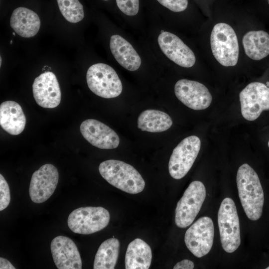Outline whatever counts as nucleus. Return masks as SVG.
I'll list each match as a JSON object with an SVG mask.
<instances>
[{"instance_id":"1","label":"nucleus","mask_w":269,"mask_h":269,"mask_svg":"<svg viewBox=\"0 0 269 269\" xmlns=\"http://www.w3.org/2000/svg\"><path fill=\"white\" fill-rule=\"evenodd\" d=\"M239 197L247 217L256 221L262 216L264 203L263 189L259 176L248 164L239 168L237 174Z\"/></svg>"},{"instance_id":"2","label":"nucleus","mask_w":269,"mask_h":269,"mask_svg":"<svg viewBox=\"0 0 269 269\" xmlns=\"http://www.w3.org/2000/svg\"><path fill=\"white\" fill-rule=\"evenodd\" d=\"M101 175L111 185L127 193L135 194L144 188L145 181L131 165L122 161L109 159L100 163Z\"/></svg>"},{"instance_id":"3","label":"nucleus","mask_w":269,"mask_h":269,"mask_svg":"<svg viewBox=\"0 0 269 269\" xmlns=\"http://www.w3.org/2000/svg\"><path fill=\"white\" fill-rule=\"evenodd\" d=\"M212 53L217 61L226 67L235 66L239 48L236 34L229 24L220 22L215 25L210 36Z\"/></svg>"},{"instance_id":"4","label":"nucleus","mask_w":269,"mask_h":269,"mask_svg":"<svg viewBox=\"0 0 269 269\" xmlns=\"http://www.w3.org/2000/svg\"><path fill=\"white\" fill-rule=\"evenodd\" d=\"M86 80L90 90L103 98L117 97L122 92V84L117 73L112 67L104 63L91 66L87 72Z\"/></svg>"},{"instance_id":"5","label":"nucleus","mask_w":269,"mask_h":269,"mask_svg":"<svg viewBox=\"0 0 269 269\" xmlns=\"http://www.w3.org/2000/svg\"><path fill=\"white\" fill-rule=\"evenodd\" d=\"M218 224L223 249L235 252L241 244L239 219L234 201L227 197L222 201L218 213Z\"/></svg>"},{"instance_id":"6","label":"nucleus","mask_w":269,"mask_h":269,"mask_svg":"<svg viewBox=\"0 0 269 269\" xmlns=\"http://www.w3.org/2000/svg\"><path fill=\"white\" fill-rule=\"evenodd\" d=\"M110 219L109 211L102 207H83L75 209L69 214L67 224L73 232L89 235L105 228Z\"/></svg>"},{"instance_id":"7","label":"nucleus","mask_w":269,"mask_h":269,"mask_svg":"<svg viewBox=\"0 0 269 269\" xmlns=\"http://www.w3.org/2000/svg\"><path fill=\"white\" fill-rule=\"evenodd\" d=\"M206 188L200 181H192L177 204L175 222L185 228L191 225L199 212L206 197Z\"/></svg>"},{"instance_id":"8","label":"nucleus","mask_w":269,"mask_h":269,"mask_svg":"<svg viewBox=\"0 0 269 269\" xmlns=\"http://www.w3.org/2000/svg\"><path fill=\"white\" fill-rule=\"evenodd\" d=\"M201 141L196 135L184 138L173 149L169 159L168 170L175 179L184 177L192 166L200 149Z\"/></svg>"},{"instance_id":"9","label":"nucleus","mask_w":269,"mask_h":269,"mask_svg":"<svg viewBox=\"0 0 269 269\" xmlns=\"http://www.w3.org/2000/svg\"><path fill=\"white\" fill-rule=\"evenodd\" d=\"M241 113L246 120H256L264 111L269 110V87L261 82L249 84L239 94Z\"/></svg>"},{"instance_id":"10","label":"nucleus","mask_w":269,"mask_h":269,"mask_svg":"<svg viewBox=\"0 0 269 269\" xmlns=\"http://www.w3.org/2000/svg\"><path fill=\"white\" fill-rule=\"evenodd\" d=\"M214 236V224L207 216L200 218L186 231L184 242L187 248L197 258L207 255L211 250Z\"/></svg>"},{"instance_id":"11","label":"nucleus","mask_w":269,"mask_h":269,"mask_svg":"<svg viewBox=\"0 0 269 269\" xmlns=\"http://www.w3.org/2000/svg\"><path fill=\"white\" fill-rule=\"evenodd\" d=\"M59 179L57 168L51 164L41 166L32 174L29 188L31 200L35 203L47 200L54 193Z\"/></svg>"},{"instance_id":"12","label":"nucleus","mask_w":269,"mask_h":269,"mask_svg":"<svg viewBox=\"0 0 269 269\" xmlns=\"http://www.w3.org/2000/svg\"><path fill=\"white\" fill-rule=\"evenodd\" d=\"M174 92L177 99L184 105L194 110L207 109L212 97L203 84L187 79H180L175 84Z\"/></svg>"},{"instance_id":"13","label":"nucleus","mask_w":269,"mask_h":269,"mask_svg":"<svg viewBox=\"0 0 269 269\" xmlns=\"http://www.w3.org/2000/svg\"><path fill=\"white\" fill-rule=\"evenodd\" d=\"M32 92L35 102L43 108H54L60 103L61 90L57 78L52 72H45L34 79Z\"/></svg>"},{"instance_id":"14","label":"nucleus","mask_w":269,"mask_h":269,"mask_svg":"<svg viewBox=\"0 0 269 269\" xmlns=\"http://www.w3.org/2000/svg\"><path fill=\"white\" fill-rule=\"evenodd\" d=\"M83 136L92 145L101 149L117 148L120 138L117 133L105 124L95 119L83 121L80 128Z\"/></svg>"},{"instance_id":"15","label":"nucleus","mask_w":269,"mask_h":269,"mask_svg":"<svg viewBox=\"0 0 269 269\" xmlns=\"http://www.w3.org/2000/svg\"><path fill=\"white\" fill-rule=\"evenodd\" d=\"M157 40L162 52L175 63L185 68L194 65L196 58L193 52L176 35L164 31Z\"/></svg>"},{"instance_id":"16","label":"nucleus","mask_w":269,"mask_h":269,"mask_svg":"<svg viewBox=\"0 0 269 269\" xmlns=\"http://www.w3.org/2000/svg\"><path fill=\"white\" fill-rule=\"evenodd\" d=\"M53 261L58 269H81L82 260L75 243L69 238L58 236L51 241Z\"/></svg>"},{"instance_id":"17","label":"nucleus","mask_w":269,"mask_h":269,"mask_svg":"<svg viewBox=\"0 0 269 269\" xmlns=\"http://www.w3.org/2000/svg\"><path fill=\"white\" fill-rule=\"evenodd\" d=\"M110 47L117 61L124 68L131 71L137 70L141 59L133 46L119 35L111 36Z\"/></svg>"},{"instance_id":"18","label":"nucleus","mask_w":269,"mask_h":269,"mask_svg":"<svg viewBox=\"0 0 269 269\" xmlns=\"http://www.w3.org/2000/svg\"><path fill=\"white\" fill-rule=\"evenodd\" d=\"M26 118L17 103L6 101L0 105V125L3 130L11 135H18L25 128Z\"/></svg>"},{"instance_id":"19","label":"nucleus","mask_w":269,"mask_h":269,"mask_svg":"<svg viewBox=\"0 0 269 269\" xmlns=\"http://www.w3.org/2000/svg\"><path fill=\"white\" fill-rule=\"evenodd\" d=\"M41 22L38 15L33 10L24 7H18L13 11L10 25L19 36L30 38L38 32Z\"/></svg>"},{"instance_id":"20","label":"nucleus","mask_w":269,"mask_h":269,"mask_svg":"<svg viewBox=\"0 0 269 269\" xmlns=\"http://www.w3.org/2000/svg\"><path fill=\"white\" fill-rule=\"evenodd\" d=\"M152 260L150 246L142 240L136 238L128 245L125 256L126 269H149Z\"/></svg>"},{"instance_id":"21","label":"nucleus","mask_w":269,"mask_h":269,"mask_svg":"<svg viewBox=\"0 0 269 269\" xmlns=\"http://www.w3.org/2000/svg\"><path fill=\"white\" fill-rule=\"evenodd\" d=\"M242 42L246 55L254 60H260L269 55V34L263 30L248 31Z\"/></svg>"},{"instance_id":"22","label":"nucleus","mask_w":269,"mask_h":269,"mask_svg":"<svg viewBox=\"0 0 269 269\" xmlns=\"http://www.w3.org/2000/svg\"><path fill=\"white\" fill-rule=\"evenodd\" d=\"M172 125L170 116L164 112L148 109L142 112L137 119V128L142 131L160 133L168 130Z\"/></svg>"},{"instance_id":"23","label":"nucleus","mask_w":269,"mask_h":269,"mask_svg":"<svg viewBox=\"0 0 269 269\" xmlns=\"http://www.w3.org/2000/svg\"><path fill=\"white\" fill-rule=\"evenodd\" d=\"M120 245V242L116 238H110L104 241L95 255L93 268L114 269L118 258Z\"/></svg>"},{"instance_id":"24","label":"nucleus","mask_w":269,"mask_h":269,"mask_svg":"<svg viewBox=\"0 0 269 269\" xmlns=\"http://www.w3.org/2000/svg\"><path fill=\"white\" fill-rule=\"evenodd\" d=\"M59 10L68 21L77 23L84 16L83 5L79 0H57Z\"/></svg>"},{"instance_id":"25","label":"nucleus","mask_w":269,"mask_h":269,"mask_svg":"<svg viewBox=\"0 0 269 269\" xmlns=\"http://www.w3.org/2000/svg\"><path fill=\"white\" fill-rule=\"evenodd\" d=\"M118 7L124 14L134 16L139 9V0H116Z\"/></svg>"},{"instance_id":"26","label":"nucleus","mask_w":269,"mask_h":269,"mask_svg":"<svg viewBox=\"0 0 269 269\" xmlns=\"http://www.w3.org/2000/svg\"><path fill=\"white\" fill-rule=\"evenodd\" d=\"M10 201V190L8 184L3 175L0 174V211L5 209Z\"/></svg>"},{"instance_id":"27","label":"nucleus","mask_w":269,"mask_h":269,"mask_svg":"<svg viewBox=\"0 0 269 269\" xmlns=\"http://www.w3.org/2000/svg\"><path fill=\"white\" fill-rule=\"evenodd\" d=\"M162 5L174 12H181L185 10L188 5V0H157Z\"/></svg>"},{"instance_id":"28","label":"nucleus","mask_w":269,"mask_h":269,"mask_svg":"<svg viewBox=\"0 0 269 269\" xmlns=\"http://www.w3.org/2000/svg\"><path fill=\"white\" fill-rule=\"evenodd\" d=\"M194 263L190 260L185 259L177 263L173 267L174 269H193Z\"/></svg>"},{"instance_id":"29","label":"nucleus","mask_w":269,"mask_h":269,"mask_svg":"<svg viewBox=\"0 0 269 269\" xmlns=\"http://www.w3.org/2000/svg\"><path fill=\"white\" fill-rule=\"evenodd\" d=\"M0 269H15V268L7 260L0 258Z\"/></svg>"},{"instance_id":"30","label":"nucleus","mask_w":269,"mask_h":269,"mask_svg":"<svg viewBox=\"0 0 269 269\" xmlns=\"http://www.w3.org/2000/svg\"><path fill=\"white\" fill-rule=\"evenodd\" d=\"M1 65V57H0V66Z\"/></svg>"},{"instance_id":"31","label":"nucleus","mask_w":269,"mask_h":269,"mask_svg":"<svg viewBox=\"0 0 269 269\" xmlns=\"http://www.w3.org/2000/svg\"><path fill=\"white\" fill-rule=\"evenodd\" d=\"M267 86L268 87H269V82H267Z\"/></svg>"},{"instance_id":"32","label":"nucleus","mask_w":269,"mask_h":269,"mask_svg":"<svg viewBox=\"0 0 269 269\" xmlns=\"http://www.w3.org/2000/svg\"><path fill=\"white\" fill-rule=\"evenodd\" d=\"M12 40H11L10 41V44H12Z\"/></svg>"},{"instance_id":"33","label":"nucleus","mask_w":269,"mask_h":269,"mask_svg":"<svg viewBox=\"0 0 269 269\" xmlns=\"http://www.w3.org/2000/svg\"><path fill=\"white\" fill-rule=\"evenodd\" d=\"M12 34H13L14 36H15V33H14V32H12Z\"/></svg>"},{"instance_id":"34","label":"nucleus","mask_w":269,"mask_h":269,"mask_svg":"<svg viewBox=\"0 0 269 269\" xmlns=\"http://www.w3.org/2000/svg\"><path fill=\"white\" fill-rule=\"evenodd\" d=\"M164 31H163V30H161V33L163 32Z\"/></svg>"},{"instance_id":"35","label":"nucleus","mask_w":269,"mask_h":269,"mask_svg":"<svg viewBox=\"0 0 269 269\" xmlns=\"http://www.w3.org/2000/svg\"><path fill=\"white\" fill-rule=\"evenodd\" d=\"M268 146H269V142H268Z\"/></svg>"},{"instance_id":"36","label":"nucleus","mask_w":269,"mask_h":269,"mask_svg":"<svg viewBox=\"0 0 269 269\" xmlns=\"http://www.w3.org/2000/svg\"><path fill=\"white\" fill-rule=\"evenodd\" d=\"M267 269H269V266L266 268Z\"/></svg>"},{"instance_id":"37","label":"nucleus","mask_w":269,"mask_h":269,"mask_svg":"<svg viewBox=\"0 0 269 269\" xmlns=\"http://www.w3.org/2000/svg\"></svg>"},{"instance_id":"38","label":"nucleus","mask_w":269,"mask_h":269,"mask_svg":"<svg viewBox=\"0 0 269 269\" xmlns=\"http://www.w3.org/2000/svg\"></svg>"}]
</instances>
